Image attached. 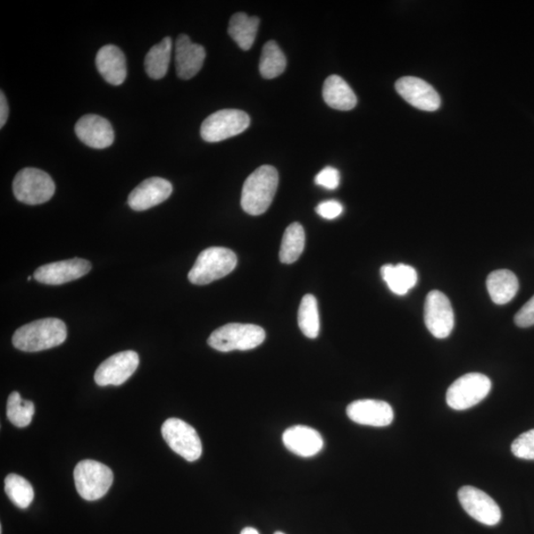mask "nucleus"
<instances>
[{
  "label": "nucleus",
  "mask_w": 534,
  "mask_h": 534,
  "mask_svg": "<svg viewBox=\"0 0 534 534\" xmlns=\"http://www.w3.org/2000/svg\"><path fill=\"white\" fill-rule=\"evenodd\" d=\"M166 444L189 462L198 461L202 455V442L197 431L190 424L177 418L166 420L162 427Z\"/></svg>",
  "instance_id": "obj_8"
},
{
  "label": "nucleus",
  "mask_w": 534,
  "mask_h": 534,
  "mask_svg": "<svg viewBox=\"0 0 534 534\" xmlns=\"http://www.w3.org/2000/svg\"><path fill=\"white\" fill-rule=\"evenodd\" d=\"M172 194V186L170 181L162 178H151L131 192L128 204L133 210L145 211L164 202Z\"/></svg>",
  "instance_id": "obj_16"
},
{
  "label": "nucleus",
  "mask_w": 534,
  "mask_h": 534,
  "mask_svg": "<svg viewBox=\"0 0 534 534\" xmlns=\"http://www.w3.org/2000/svg\"><path fill=\"white\" fill-rule=\"evenodd\" d=\"M513 454L524 461H534V429L515 439L512 444Z\"/></svg>",
  "instance_id": "obj_31"
},
{
  "label": "nucleus",
  "mask_w": 534,
  "mask_h": 534,
  "mask_svg": "<svg viewBox=\"0 0 534 534\" xmlns=\"http://www.w3.org/2000/svg\"><path fill=\"white\" fill-rule=\"evenodd\" d=\"M238 258L233 250L212 247L203 250L188 273L192 285L206 286L227 277L236 269Z\"/></svg>",
  "instance_id": "obj_3"
},
{
  "label": "nucleus",
  "mask_w": 534,
  "mask_h": 534,
  "mask_svg": "<svg viewBox=\"0 0 534 534\" xmlns=\"http://www.w3.org/2000/svg\"><path fill=\"white\" fill-rule=\"evenodd\" d=\"M282 440L289 452L301 457L315 456L324 447L321 433L306 425H294L287 429L283 433Z\"/></svg>",
  "instance_id": "obj_19"
},
{
  "label": "nucleus",
  "mask_w": 534,
  "mask_h": 534,
  "mask_svg": "<svg viewBox=\"0 0 534 534\" xmlns=\"http://www.w3.org/2000/svg\"><path fill=\"white\" fill-rule=\"evenodd\" d=\"M206 52L203 46L194 43L182 34L175 43V68L181 80H190L202 69Z\"/></svg>",
  "instance_id": "obj_18"
},
{
  "label": "nucleus",
  "mask_w": 534,
  "mask_h": 534,
  "mask_svg": "<svg viewBox=\"0 0 534 534\" xmlns=\"http://www.w3.org/2000/svg\"><path fill=\"white\" fill-rule=\"evenodd\" d=\"M424 324L431 335L446 339L454 327V313L447 296L439 290H432L425 298Z\"/></svg>",
  "instance_id": "obj_10"
},
{
  "label": "nucleus",
  "mask_w": 534,
  "mask_h": 534,
  "mask_svg": "<svg viewBox=\"0 0 534 534\" xmlns=\"http://www.w3.org/2000/svg\"><path fill=\"white\" fill-rule=\"evenodd\" d=\"M344 211V207L336 200H329L316 207V212L324 219L333 220Z\"/></svg>",
  "instance_id": "obj_33"
},
{
  "label": "nucleus",
  "mask_w": 534,
  "mask_h": 534,
  "mask_svg": "<svg viewBox=\"0 0 534 534\" xmlns=\"http://www.w3.org/2000/svg\"><path fill=\"white\" fill-rule=\"evenodd\" d=\"M300 330L309 339H316L320 332V315L318 302L315 296L307 294L302 298L298 311Z\"/></svg>",
  "instance_id": "obj_27"
},
{
  "label": "nucleus",
  "mask_w": 534,
  "mask_h": 534,
  "mask_svg": "<svg viewBox=\"0 0 534 534\" xmlns=\"http://www.w3.org/2000/svg\"><path fill=\"white\" fill-rule=\"evenodd\" d=\"M264 339L265 332L260 325L233 323L215 330L208 339V345L218 352L230 353L254 349Z\"/></svg>",
  "instance_id": "obj_4"
},
{
  "label": "nucleus",
  "mask_w": 534,
  "mask_h": 534,
  "mask_svg": "<svg viewBox=\"0 0 534 534\" xmlns=\"http://www.w3.org/2000/svg\"><path fill=\"white\" fill-rule=\"evenodd\" d=\"M172 49V39L165 37L149 50L145 58V70L149 78L161 80L165 77L171 63Z\"/></svg>",
  "instance_id": "obj_25"
},
{
  "label": "nucleus",
  "mask_w": 534,
  "mask_h": 534,
  "mask_svg": "<svg viewBox=\"0 0 534 534\" xmlns=\"http://www.w3.org/2000/svg\"><path fill=\"white\" fill-rule=\"evenodd\" d=\"M517 327L529 328L534 324V296L515 316Z\"/></svg>",
  "instance_id": "obj_34"
},
{
  "label": "nucleus",
  "mask_w": 534,
  "mask_h": 534,
  "mask_svg": "<svg viewBox=\"0 0 534 534\" xmlns=\"http://www.w3.org/2000/svg\"><path fill=\"white\" fill-rule=\"evenodd\" d=\"M249 124V116L245 111L224 110L208 116L200 133L204 141L217 143L245 132Z\"/></svg>",
  "instance_id": "obj_9"
},
{
  "label": "nucleus",
  "mask_w": 534,
  "mask_h": 534,
  "mask_svg": "<svg viewBox=\"0 0 534 534\" xmlns=\"http://www.w3.org/2000/svg\"><path fill=\"white\" fill-rule=\"evenodd\" d=\"M347 415L353 422L370 427H387L394 420L393 408L384 400L364 399L350 403Z\"/></svg>",
  "instance_id": "obj_13"
},
{
  "label": "nucleus",
  "mask_w": 534,
  "mask_h": 534,
  "mask_svg": "<svg viewBox=\"0 0 534 534\" xmlns=\"http://www.w3.org/2000/svg\"><path fill=\"white\" fill-rule=\"evenodd\" d=\"M486 285L492 301L497 305L511 302L520 287L515 274L507 270L490 273Z\"/></svg>",
  "instance_id": "obj_22"
},
{
  "label": "nucleus",
  "mask_w": 534,
  "mask_h": 534,
  "mask_svg": "<svg viewBox=\"0 0 534 534\" xmlns=\"http://www.w3.org/2000/svg\"><path fill=\"white\" fill-rule=\"evenodd\" d=\"M4 490L11 502L20 508L28 507L34 500V490L31 484L18 474H10L5 478Z\"/></svg>",
  "instance_id": "obj_30"
},
{
  "label": "nucleus",
  "mask_w": 534,
  "mask_h": 534,
  "mask_svg": "<svg viewBox=\"0 0 534 534\" xmlns=\"http://www.w3.org/2000/svg\"><path fill=\"white\" fill-rule=\"evenodd\" d=\"M8 115H10V106H8L4 91H2V94H0V127L4 128Z\"/></svg>",
  "instance_id": "obj_35"
},
{
  "label": "nucleus",
  "mask_w": 534,
  "mask_h": 534,
  "mask_svg": "<svg viewBox=\"0 0 534 534\" xmlns=\"http://www.w3.org/2000/svg\"><path fill=\"white\" fill-rule=\"evenodd\" d=\"M66 336L68 331L63 321L47 318L23 325L14 332L12 344L22 352L37 353L61 346Z\"/></svg>",
  "instance_id": "obj_1"
},
{
  "label": "nucleus",
  "mask_w": 534,
  "mask_h": 534,
  "mask_svg": "<svg viewBox=\"0 0 534 534\" xmlns=\"http://www.w3.org/2000/svg\"><path fill=\"white\" fill-rule=\"evenodd\" d=\"M458 500L463 510L483 524L494 527L502 519L499 505L482 490L464 486L458 491Z\"/></svg>",
  "instance_id": "obj_11"
},
{
  "label": "nucleus",
  "mask_w": 534,
  "mask_h": 534,
  "mask_svg": "<svg viewBox=\"0 0 534 534\" xmlns=\"http://www.w3.org/2000/svg\"><path fill=\"white\" fill-rule=\"evenodd\" d=\"M96 66L103 78L112 86H120L126 80V57L118 47L107 45L100 49Z\"/></svg>",
  "instance_id": "obj_20"
},
{
  "label": "nucleus",
  "mask_w": 534,
  "mask_h": 534,
  "mask_svg": "<svg viewBox=\"0 0 534 534\" xmlns=\"http://www.w3.org/2000/svg\"><path fill=\"white\" fill-rule=\"evenodd\" d=\"M73 478L80 496L87 500L105 496L114 479L110 467L95 461L80 462L74 469Z\"/></svg>",
  "instance_id": "obj_7"
},
{
  "label": "nucleus",
  "mask_w": 534,
  "mask_h": 534,
  "mask_svg": "<svg viewBox=\"0 0 534 534\" xmlns=\"http://www.w3.org/2000/svg\"><path fill=\"white\" fill-rule=\"evenodd\" d=\"M324 103L333 110L348 111L357 104V98L348 83L339 76L332 74L325 80L323 88Z\"/></svg>",
  "instance_id": "obj_21"
},
{
  "label": "nucleus",
  "mask_w": 534,
  "mask_h": 534,
  "mask_svg": "<svg viewBox=\"0 0 534 534\" xmlns=\"http://www.w3.org/2000/svg\"><path fill=\"white\" fill-rule=\"evenodd\" d=\"M258 27H260V19L256 16L249 18L247 13L239 12L232 16L228 32L241 50L248 51L255 43Z\"/></svg>",
  "instance_id": "obj_24"
},
{
  "label": "nucleus",
  "mask_w": 534,
  "mask_h": 534,
  "mask_svg": "<svg viewBox=\"0 0 534 534\" xmlns=\"http://www.w3.org/2000/svg\"><path fill=\"white\" fill-rule=\"evenodd\" d=\"M74 130L82 143L90 148L106 149L111 147L114 141L112 125L99 115L82 116Z\"/></svg>",
  "instance_id": "obj_17"
},
{
  "label": "nucleus",
  "mask_w": 534,
  "mask_h": 534,
  "mask_svg": "<svg viewBox=\"0 0 534 534\" xmlns=\"http://www.w3.org/2000/svg\"><path fill=\"white\" fill-rule=\"evenodd\" d=\"M395 88L397 93L408 104L420 111L432 112L440 107L439 95L427 81L415 77H405L396 82Z\"/></svg>",
  "instance_id": "obj_15"
},
{
  "label": "nucleus",
  "mask_w": 534,
  "mask_h": 534,
  "mask_svg": "<svg viewBox=\"0 0 534 534\" xmlns=\"http://www.w3.org/2000/svg\"><path fill=\"white\" fill-rule=\"evenodd\" d=\"M381 277L394 294L404 296L418 283V273L411 265L404 263L382 266Z\"/></svg>",
  "instance_id": "obj_23"
},
{
  "label": "nucleus",
  "mask_w": 534,
  "mask_h": 534,
  "mask_svg": "<svg viewBox=\"0 0 534 534\" xmlns=\"http://www.w3.org/2000/svg\"><path fill=\"white\" fill-rule=\"evenodd\" d=\"M339 172L335 168H332V166L323 169L315 178L317 186L330 190L337 189L339 186Z\"/></svg>",
  "instance_id": "obj_32"
},
{
  "label": "nucleus",
  "mask_w": 534,
  "mask_h": 534,
  "mask_svg": "<svg viewBox=\"0 0 534 534\" xmlns=\"http://www.w3.org/2000/svg\"><path fill=\"white\" fill-rule=\"evenodd\" d=\"M140 358L137 353L127 350L116 354L99 365L95 380L99 386H119L126 382L138 369Z\"/></svg>",
  "instance_id": "obj_12"
},
{
  "label": "nucleus",
  "mask_w": 534,
  "mask_h": 534,
  "mask_svg": "<svg viewBox=\"0 0 534 534\" xmlns=\"http://www.w3.org/2000/svg\"><path fill=\"white\" fill-rule=\"evenodd\" d=\"M492 382L482 373H469L455 380L446 392L447 405L456 411L469 410L485 399Z\"/></svg>",
  "instance_id": "obj_5"
},
{
  "label": "nucleus",
  "mask_w": 534,
  "mask_h": 534,
  "mask_svg": "<svg viewBox=\"0 0 534 534\" xmlns=\"http://www.w3.org/2000/svg\"><path fill=\"white\" fill-rule=\"evenodd\" d=\"M91 270V263L82 258H72L42 265L33 275L38 282L48 286H61L66 282L85 277Z\"/></svg>",
  "instance_id": "obj_14"
},
{
  "label": "nucleus",
  "mask_w": 534,
  "mask_h": 534,
  "mask_svg": "<svg viewBox=\"0 0 534 534\" xmlns=\"http://www.w3.org/2000/svg\"><path fill=\"white\" fill-rule=\"evenodd\" d=\"M278 182V172L271 165H263L250 174L241 191L240 205L244 211L258 216L269 210Z\"/></svg>",
  "instance_id": "obj_2"
},
{
  "label": "nucleus",
  "mask_w": 534,
  "mask_h": 534,
  "mask_svg": "<svg viewBox=\"0 0 534 534\" xmlns=\"http://www.w3.org/2000/svg\"><path fill=\"white\" fill-rule=\"evenodd\" d=\"M286 57L277 42H267L263 48L260 62L262 76L267 80L278 78L286 71Z\"/></svg>",
  "instance_id": "obj_28"
},
{
  "label": "nucleus",
  "mask_w": 534,
  "mask_h": 534,
  "mask_svg": "<svg viewBox=\"0 0 534 534\" xmlns=\"http://www.w3.org/2000/svg\"><path fill=\"white\" fill-rule=\"evenodd\" d=\"M240 534H260V532L254 528H246L241 530Z\"/></svg>",
  "instance_id": "obj_36"
},
{
  "label": "nucleus",
  "mask_w": 534,
  "mask_h": 534,
  "mask_svg": "<svg viewBox=\"0 0 534 534\" xmlns=\"http://www.w3.org/2000/svg\"><path fill=\"white\" fill-rule=\"evenodd\" d=\"M274 534H286V533H283L282 531H277Z\"/></svg>",
  "instance_id": "obj_37"
},
{
  "label": "nucleus",
  "mask_w": 534,
  "mask_h": 534,
  "mask_svg": "<svg viewBox=\"0 0 534 534\" xmlns=\"http://www.w3.org/2000/svg\"><path fill=\"white\" fill-rule=\"evenodd\" d=\"M34 414V404H33L31 400H23L19 392H12L10 397H8L6 415L8 420H10L15 427H28Z\"/></svg>",
  "instance_id": "obj_29"
},
{
  "label": "nucleus",
  "mask_w": 534,
  "mask_h": 534,
  "mask_svg": "<svg viewBox=\"0 0 534 534\" xmlns=\"http://www.w3.org/2000/svg\"><path fill=\"white\" fill-rule=\"evenodd\" d=\"M305 231L301 224L294 223L286 230L283 235L279 258L285 264L294 263L301 256L305 248Z\"/></svg>",
  "instance_id": "obj_26"
},
{
  "label": "nucleus",
  "mask_w": 534,
  "mask_h": 534,
  "mask_svg": "<svg viewBox=\"0 0 534 534\" xmlns=\"http://www.w3.org/2000/svg\"><path fill=\"white\" fill-rule=\"evenodd\" d=\"M55 182L41 170L23 169L13 180V192L19 202L28 205H39L49 202L55 195Z\"/></svg>",
  "instance_id": "obj_6"
}]
</instances>
